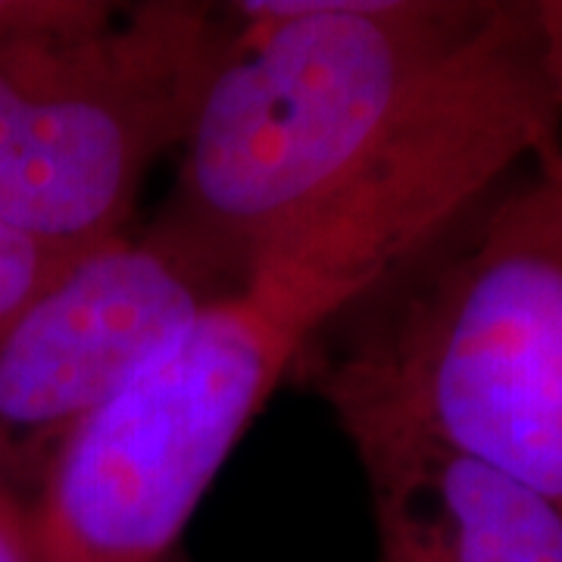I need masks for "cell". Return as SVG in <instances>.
I'll use <instances>...</instances> for the list:
<instances>
[{"label": "cell", "mask_w": 562, "mask_h": 562, "mask_svg": "<svg viewBox=\"0 0 562 562\" xmlns=\"http://www.w3.org/2000/svg\"><path fill=\"white\" fill-rule=\"evenodd\" d=\"M479 125L438 113L250 260L29 503L32 562H166L198 503L306 347L497 188Z\"/></svg>", "instance_id": "1"}, {"label": "cell", "mask_w": 562, "mask_h": 562, "mask_svg": "<svg viewBox=\"0 0 562 562\" xmlns=\"http://www.w3.org/2000/svg\"><path fill=\"white\" fill-rule=\"evenodd\" d=\"M528 0H244L160 220L244 279L522 20Z\"/></svg>", "instance_id": "2"}, {"label": "cell", "mask_w": 562, "mask_h": 562, "mask_svg": "<svg viewBox=\"0 0 562 562\" xmlns=\"http://www.w3.org/2000/svg\"><path fill=\"white\" fill-rule=\"evenodd\" d=\"M313 341L347 438L406 435L562 509V138Z\"/></svg>", "instance_id": "3"}, {"label": "cell", "mask_w": 562, "mask_h": 562, "mask_svg": "<svg viewBox=\"0 0 562 562\" xmlns=\"http://www.w3.org/2000/svg\"><path fill=\"white\" fill-rule=\"evenodd\" d=\"M228 35L225 10L147 0L94 35L0 50V222L76 254L122 238Z\"/></svg>", "instance_id": "4"}, {"label": "cell", "mask_w": 562, "mask_h": 562, "mask_svg": "<svg viewBox=\"0 0 562 562\" xmlns=\"http://www.w3.org/2000/svg\"><path fill=\"white\" fill-rule=\"evenodd\" d=\"M235 284L160 216L72 262L0 338V487L35 501L81 428Z\"/></svg>", "instance_id": "5"}, {"label": "cell", "mask_w": 562, "mask_h": 562, "mask_svg": "<svg viewBox=\"0 0 562 562\" xmlns=\"http://www.w3.org/2000/svg\"><path fill=\"white\" fill-rule=\"evenodd\" d=\"M379 562H562V509L491 465L406 435H353Z\"/></svg>", "instance_id": "6"}, {"label": "cell", "mask_w": 562, "mask_h": 562, "mask_svg": "<svg viewBox=\"0 0 562 562\" xmlns=\"http://www.w3.org/2000/svg\"><path fill=\"white\" fill-rule=\"evenodd\" d=\"M122 7L103 0H0V50L94 35L116 22Z\"/></svg>", "instance_id": "7"}, {"label": "cell", "mask_w": 562, "mask_h": 562, "mask_svg": "<svg viewBox=\"0 0 562 562\" xmlns=\"http://www.w3.org/2000/svg\"><path fill=\"white\" fill-rule=\"evenodd\" d=\"M85 254L44 244L0 222V338Z\"/></svg>", "instance_id": "8"}, {"label": "cell", "mask_w": 562, "mask_h": 562, "mask_svg": "<svg viewBox=\"0 0 562 562\" xmlns=\"http://www.w3.org/2000/svg\"><path fill=\"white\" fill-rule=\"evenodd\" d=\"M0 562H32L29 503L0 487Z\"/></svg>", "instance_id": "9"}, {"label": "cell", "mask_w": 562, "mask_h": 562, "mask_svg": "<svg viewBox=\"0 0 562 562\" xmlns=\"http://www.w3.org/2000/svg\"><path fill=\"white\" fill-rule=\"evenodd\" d=\"M538 22H541L543 60L553 85V98L560 110V138H562V0H535Z\"/></svg>", "instance_id": "10"}, {"label": "cell", "mask_w": 562, "mask_h": 562, "mask_svg": "<svg viewBox=\"0 0 562 562\" xmlns=\"http://www.w3.org/2000/svg\"><path fill=\"white\" fill-rule=\"evenodd\" d=\"M166 562H169V560H166Z\"/></svg>", "instance_id": "11"}]
</instances>
